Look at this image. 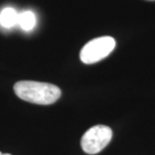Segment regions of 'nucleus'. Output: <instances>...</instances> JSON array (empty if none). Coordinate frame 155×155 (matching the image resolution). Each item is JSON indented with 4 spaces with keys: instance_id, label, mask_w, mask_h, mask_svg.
Here are the masks:
<instances>
[{
    "instance_id": "1",
    "label": "nucleus",
    "mask_w": 155,
    "mask_h": 155,
    "mask_svg": "<svg viewBox=\"0 0 155 155\" xmlns=\"http://www.w3.org/2000/svg\"><path fill=\"white\" fill-rule=\"evenodd\" d=\"M14 93L21 100L38 105H51L60 99L61 89L49 83L19 81L14 85Z\"/></svg>"
},
{
    "instance_id": "2",
    "label": "nucleus",
    "mask_w": 155,
    "mask_h": 155,
    "mask_svg": "<svg viewBox=\"0 0 155 155\" xmlns=\"http://www.w3.org/2000/svg\"><path fill=\"white\" fill-rule=\"evenodd\" d=\"M116 40L111 36L94 38L85 45L80 52V58L84 64H91L107 58L114 51Z\"/></svg>"
},
{
    "instance_id": "3",
    "label": "nucleus",
    "mask_w": 155,
    "mask_h": 155,
    "mask_svg": "<svg viewBox=\"0 0 155 155\" xmlns=\"http://www.w3.org/2000/svg\"><path fill=\"white\" fill-rule=\"evenodd\" d=\"M113 132L106 125H97L87 130L81 140V146L88 154H97L102 151L112 139Z\"/></svg>"
},
{
    "instance_id": "4",
    "label": "nucleus",
    "mask_w": 155,
    "mask_h": 155,
    "mask_svg": "<svg viewBox=\"0 0 155 155\" xmlns=\"http://www.w3.org/2000/svg\"><path fill=\"white\" fill-rule=\"evenodd\" d=\"M18 23V13L11 7H6L0 12V24L5 28H11Z\"/></svg>"
},
{
    "instance_id": "5",
    "label": "nucleus",
    "mask_w": 155,
    "mask_h": 155,
    "mask_svg": "<svg viewBox=\"0 0 155 155\" xmlns=\"http://www.w3.org/2000/svg\"><path fill=\"white\" fill-rule=\"evenodd\" d=\"M36 23L35 15L32 11H23L18 14V25H19L23 30L29 31L35 28Z\"/></svg>"
},
{
    "instance_id": "6",
    "label": "nucleus",
    "mask_w": 155,
    "mask_h": 155,
    "mask_svg": "<svg viewBox=\"0 0 155 155\" xmlns=\"http://www.w3.org/2000/svg\"><path fill=\"white\" fill-rule=\"evenodd\" d=\"M2 155H11V154H8V153H6V154H4V153H3Z\"/></svg>"
},
{
    "instance_id": "7",
    "label": "nucleus",
    "mask_w": 155,
    "mask_h": 155,
    "mask_svg": "<svg viewBox=\"0 0 155 155\" xmlns=\"http://www.w3.org/2000/svg\"><path fill=\"white\" fill-rule=\"evenodd\" d=\"M2 154H3V153L1 152V151H0V155H2Z\"/></svg>"
},
{
    "instance_id": "8",
    "label": "nucleus",
    "mask_w": 155,
    "mask_h": 155,
    "mask_svg": "<svg viewBox=\"0 0 155 155\" xmlns=\"http://www.w3.org/2000/svg\"><path fill=\"white\" fill-rule=\"evenodd\" d=\"M148 1H154V0H148Z\"/></svg>"
}]
</instances>
